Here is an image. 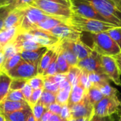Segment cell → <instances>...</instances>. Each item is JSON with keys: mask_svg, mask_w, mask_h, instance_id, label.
Wrapping results in <instances>:
<instances>
[{"mask_svg": "<svg viewBox=\"0 0 121 121\" xmlns=\"http://www.w3.org/2000/svg\"><path fill=\"white\" fill-rule=\"evenodd\" d=\"M31 6L38 8L47 15L67 24L74 15L72 0H33Z\"/></svg>", "mask_w": 121, "mask_h": 121, "instance_id": "1", "label": "cell"}, {"mask_svg": "<svg viewBox=\"0 0 121 121\" xmlns=\"http://www.w3.org/2000/svg\"><path fill=\"white\" fill-rule=\"evenodd\" d=\"M68 25L79 32H88L90 34L106 32L119 26L109 22L84 18L74 14L68 21Z\"/></svg>", "mask_w": 121, "mask_h": 121, "instance_id": "2", "label": "cell"}, {"mask_svg": "<svg viewBox=\"0 0 121 121\" xmlns=\"http://www.w3.org/2000/svg\"><path fill=\"white\" fill-rule=\"evenodd\" d=\"M92 46L91 48L101 56H115L121 52V48L107 32L91 34Z\"/></svg>", "mask_w": 121, "mask_h": 121, "instance_id": "3", "label": "cell"}, {"mask_svg": "<svg viewBox=\"0 0 121 121\" xmlns=\"http://www.w3.org/2000/svg\"><path fill=\"white\" fill-rule=\"evenodd\" d=\"M91 5L108 22L121 26V12L108 0H79Z\"/></svg>", "mask_w": 121, "mask_h": 121, "instance_id": "4", "label": "cell"}, {"mask_svg": "<svg viewBox=\"0 0 121 121\" xmlns=\"http://www.w3.org/2000/svg\"><path fill=\"white\" fill-rule=\"evenodd\" d=\"M48 16L45 12L33 6L24 8V15L20 26V31H28L36 29L38 24L45 19Z\"/></svg>", "mask_w": 121, "mask_h": 121, "instance_id": "5", "label": "cell"}, {"mask_svg": "<svg viewBox=\"0 0 121 121\" xmlns=\"http://www.w3.org/2000/svg\"><path fill=\"white\" fill-rule=\"evenodd\" d=\"M38 66L22 60L16 67L6 73V74L11 79L29 80L38 75Z\"/></svg>", "mask_w": 121, "mask_h": 121, "instance_id": "6", "label": "cell"}, {"mask_svg": "<svg viewBox=\"0 0 121 121\" xmlns=\"http://www.w3.org/2000/svg\"><path fill=\"white\" fill-rule=\"evenodd\" d=\"M121 105V102L118 98L104 97L94 106V116L99 117L111 116L118 111Z\"/></svg>", "mask_w": 121, "mask_h": 121, "instance_id": "7", "label": "cell"}, {"mask_svg": "<svg viewBox=\"0 0 121 121\" xmlns=\"http://www.w3.org/2000/svg\"><path fill=\"white\" fill-rule=\"evenodd\" d=\"M69 107L72 118L78 120L79 118H91L94 116V106L91 103L86 93L84 98L78 103L68 106Z\"/></svg>", "mask_w": 121, "mask_h": 121, "instance_id": "8", "label": "cell"}, {"mask_svg": "<svg viewBox=\"0 0 121 121\" xmlns=\"http://www.w3.org/2000/svg\"><path fill=\"white\" fill-rule=\"evenodd\" d=\"M72 11L74 15L84 18L96 19L102 21L108 22L104 17H103L99 13H98L89 4L79 0H72Z\"/></svg>", "mask_w": 121, "mask_h": 121, "instance_id": "9", "label": "cell"}, {"mask_svg": "<svg viewBox=\"0 0 121 121\" xmlns=\"http://www.w3.org/2000/svg\"><path fill=\"white\" fill-rule=\"evenodd\" d=\"M101 60L104 74L116 85L121 86V73L113 56H101Z\"/></svg>", "mask_w": 121, "mask_h": 121, "instance_id": "10", "label": "cell"}, {"mask_svg": "<svg viewBox=\"0 0 121 121\" xmlns=\"http://www.w3.org/2000/svg\"><path fill=\"white\" fill-rule=\"evenodd\" d=\"M101 55L94 51L86 58L79 60L77 66L81 70L88 73H97L104 74L101 60Z\"/></svg>", "mask_w": 121, "mask_h": 121, "instance_id": "11", "label": "cell"}, {"mask_svg": "<svg viewBox=\"0 0 121 121\" xmlns=\"http://www.w3.org/2000/svg\"><path fill=\"white\" fill-rule=\"evenodd\" d=\"M49 31L60 41H75L81 39L82 35V32L77 31L65 23H62L56 26Z\"/></svg>", "mask_w": 121, "mask_h": 121, "instance_id": "12", "label": "cell"}, {"mask_svg": "<svg viewBox=\"0 0 121 121\" xmlns=\"http://www.w3.org/2000/svg\"><path fill=\"white\" fill-rule=\"evenodd\" d=\"M26 32H28L29 34H30L35 42H37L42 46L47 47L48 48L56 46L60 41L59 39L53 36L50 31H45L40 29H34Z\"/></svg>", "mask_w": 121, "mask_h": 121, "instance_id": "13", "label": "cell"}, {"mask_svg": "<svg viewBox=\"0 0 121 121\" xmlns=\"http://www.w3.org/2000/svg\"><path fill=\"white\" fill-rule=\"evenodd\" d=\"M60 42L62 46L70 49L79 60L86 58L93 52V50L91 48V47L85 44L82 39L75 41L63 40L60 41Z\"/></svg>", "mask_w": 121, "mask_h": 121, "instance_id": "14", "label": "cell"}, {"mask_svg": "<svg viewBox=\"0 0 121 121\" xmlns=\"http://www.w3.org/2000/svg\"><path fill=\"white\" fill-rule=\"evenodd\" d=\"M24 15L23 9H14L11 10L4 20L3 29H7L14 27H20Z\"/></svg>", "mask_w": 121, "mask_h": 121, "instance_id": "15", "label": "cell"}, {"mask_svg": "<svg viewBox=\"0 0 121 121\" xmlns=\"http://www.w3.org/2000/svg\"><path fill=\"white\" fill-rule=\"evenodd\" d=\"M48 48L47 47H41L32 51H21L19 52V54L23 60L38 66L43 56L48 51Z\"/></svg>", "mask_w": 121, "mask_h": 121, "instance_id": "16", "label": "cell"}, {"mask_svg": "<svg viewBox=\"0 0 121 121\" xmlns=\"http://www.w3.org/2000/svg\"><path fill=\"white\" fill-rule=\"evenodd\" d=\"M29 107L27 102H16L4 100L0 103V113L6 115L15 111H21Z\"/></svg>", "mask_w": 121, "mask_h": 121, "instance_id": "17", "label": "cell"}, {"mask_svg": "<svg viewBox=\"0 0 121 121\" xmlns=\"http://www.w3.org/2000/svg\"><path fill=\"white\" fill-rule=\"evenodd\" d=\"M72 89V86L67 80L62 82L60 85L59 91L56 94V103L61 106L68 105Z\"/></svg>", "mask_w": 121, "mask_h": 121, "instance_id": "18", "label": "cell"}, {"mask_svg": "<svg viewBox=\"0 0 121 121\" xmlns=\"http://www.w3.org/2000/svg\"><path fill=\"white\" fill-rule=\"evenodd\" d=\"M19 33L20 27L1 29L0 31V50H2L8 44L13 42Z\"/></svg>", "mask_w": 121, "mask_h": 121, "instance_id": "19", "label": "cell"}, {"mask_svg": "<svg viewBox=\"0 0 121 121\" xmlns=\"http://www.w3.org/2000/svg\"><path fill=\"white\" fill-rule=\"evenodd\" d=\"M56 46H55L52 48H49L48 49V51L45 53V54L43 56V57L39 63V65H38V75L43 76L44 72L46 71V69L49 66V65L52 59V57L55 55V53L56 51Z\"/></svg>", "mask_w": 121, "mask_h": 121, "instance_id": "20", "label": "cell"}, {"mask_svg": "<svg viewBox=\"0 0 121 121\" xmlns=\"http://www.w3.org/2000/svg\"><path fill=\"white\" fill-rule=\"evenodd\" d=\"M86 93V92L85 91L84 88L78 83L76 86L72 87L68 102V106H72L79 103L84 98Z\"/></svg>", "mask_w": 121, "mask_h": 121, "instance_id": "21", "label": "cell"}, {"mask_svg": "<svg viewBox=\"0 0 121 121\" xmlns=\"http://www.w3.org/2000/svg\"><path fill=\"white\" fill-rule=\"evenodd\" d=\"M32 113L30 107L13 112L6 115H3L6 120L9 121H27L30 114Z\"/></svg>", "mask_w": 121, "mask_h": 121, "instance_id": "22", "label": "cell"}, {"mask_svg": "<svg viewBox=\"0 0 121 121\" xmlns=\"http://www.w3.org/2000/svg\"><path fill=\"white\" fill-rule=\"evenodd\" d=\"M11 78L6 73H1L0 76V103L3 101L10 91Z\"/></svg>", "mask_w": 121, "mask_h": 121, "instance_id": "23", "label": "cell"}, {"mask_svg": "<svg viewBox=\"0 0 121 121\" xmlns=\"http://www.w3.org/2000/svg\"><path fill=\"white\" fill-rule=\"evenodd\" d=\"M58 48L70 66H76L77 65L79 60L70 49L62 46L60 42L58 44Z\"/></svg>", "mask_w": 121, "mask_h": 121, "instance_id": "24", "label": "cell"}, {"mask_svg": "<svg viewBox=\"0 0 121 121\" xmlns=\"http://www.w3.org/2000/svg\"><path fill=\"white\" fill-rule=\"evenodd\" d=\"M89 81L91 84V86L99 88L104 84L108 83L109 79L105 74L97 73H89Z\"/></svg>", "mask_w": 121, "mask_h": 121, "instance_id": "25", "label": "cell"}, {"mask_svg": "<svg viewBox=\"0 0 121 121\" xmlns=\"http://www.w3.org/2000/svg\"><path fill=\"white\" fill-rule=\"evenodd\" d=\"M65 23L59 19H57L54 17L52 16H48L45 19H44L43 21H41L40 23H39L36 27V29H40L45 31H50L52 29H53L54 27H55L56 26ZM66 24V23H65Z\"/></svg>", "mask_w": 121, "mask_h": 121, "instance_id": "26", "label": "cell"}, {"mask_svg": "<svg viewBox=\"0 0 121 121\" xmlns=\"http://www.w3.org/2000/svg\"><path fill=\"white\" fill-rule=\"evenodd\" d=\"M57 51H58V56L57 59V72L60 74H67L70 68V66L67 62L66 59L59 51L58 44H57Z\"/></svg>", "mask_w": 121, "mask_h": 121, "instance_id": "27", "label": "cell"}, {"mask_svg": "<svg viewBox=\"0 0 121 121\" xmlns=\"http://www.w3.org/2000/svg\"><path fill=\"white\" fill-rule=\"evenodd\" d=\"M38 103H40L48 109L50 105L56 103V94L49 92L46 90H43L41 97Z\"/></svg>", "mask_w": 121, "mask_h": 121, "instance_id": "28", "label": "cell"}, {"mask_svg": "<svg viewBox=\"0 0 121 121\" xmlns=\"http://www.w3.org/2000/svg\"><path fill=\"white\" fill-rule=\"evenodd\" d=\"M22 60H23V58H21L19 53L18 54L15 55L14 56L9 58L8 60H6L4 62L3 67L1 68V73H7L8 71H9L10 70H11L14 67H16Z\"/></svg>", "mask_w": 121, "mask_h": 121, "instance_id": "29", "label": "cell"}, {"mask_svg": "<svg viewBox=\"0 0 121 121\" xmlns=\"http://www.w3.org/2000/svg\"><path fill=\"white\" fill-rule=\"evenodd\" d=\"M86 95L91 103L94 106L105 97L99 88L94 87V86H91L89 88V90L86 93Z\"/></svg>", "mask_w": 121, "mask_h": 121, "instance_id": "30", "label": "cell"}, {"mask_svg": "<svg viewBox=\"0 0 121 121\" xmlns=\"http://www.w3.org/2000/svg\"><path fill=\"white\" fill-rule=\"evenodd\" d=\"M81 72L82 70L76 66H71L68 73L66 74L67 80L71 83L72 87L76 86L79 83V78Z\"/></svg>", "mask_w": 121, "mask_h": 121, "instance_id": "31", "label": "cell"}, {"mask_svg": "<svg viewBox=\"0 0 121 121\" xmlns=\"http://www.w3.org/2000/svg\"><path fill=\"white\" fill-rule=\"evenodd\" d=\"M33 0H9V5L6 6L10 11L14 9H23L30 6Z\"/></svg>", "mask_w": 121, "mask_h": 121, "instance_id": "32", "label": "cell"}, {"mask_svg": "<svg viewBox=\"0 0 121 121\" xmlns=\"http://www.w3.org/2000/svg\"><path fill=\"white\" fill-rule=\"evenodd\" d=\"M59 44V43H58ZM58 56V51H57V45L56 46V51L55 53V55L52 57V59L46 69V71L43 74V76H54L57 73V59Z\"/></svg>", "mask_w": 121, "mask_h": 121, "instance_id": "33", "label": "cell"}, {"mask_svg": "<svg viewBox=\"0 0 121 121\" xmlns=\"http://www.w3.org/2000/svg\"><path fill=\"white\" fill-rule=\"evenodd\" d=\"M101 92L103 93V95L105 97H111V98H118V91L112 87L109 82L106 83L105 84H104L103 86H101L99 88Z\"/></svg>", "mask_w": 121, "mask_h": 121, "instance_id": "34", "label": "cell"}, {"mask_svg": "<svg viewBox=\"0 0 121 121\" xmlns=\"http://www.w3.org/2000/svg\"><path fill=\"white\" fill-rule=\"evenodd\" d=\"M3 52H4V58H5V61L6 60H8L9 58L14 56L15 55L18 54L19 53V50L18 49V48L14 45V44L10 43L8 44L7 45H6L3 49H2ZM4 61V62H5Z\"/></svg>", "mask_w": 121, "mask_h": 121, "instance_id": "35", "label": "cell"}, {"mask_svg": "<svg viewBox=\"0 0 121 121\" xmlns=\"http://www.w3.org/2000/svg\"><path fill=\"white\" fill-rule=\"evenodd\" d=\"M4 100L11 101H16V102H26L21 91H9L7 96H6Z\"/></svg>", "mask_w": 121, "mask_h": 121, "instance_id": "36", "label": "cell"}, {"mask_svg": "<svg viewBox=\"0 0 121 121\" xmlns=\"http://www.w3.org/2000/svg\"><path fill=\"white\" fill-rule=\"evenodd\" d=\"M44 78L41 75H38L29 80H28V83L31 86V88L33 90L36 89H44Z\"/></svg>", "mask_w": 121, "mask_h": 121, "instance_id": "37", "label": "cell"}, {"mask_svg": "<svg viewBox=\"0 0 121 121\" xmlns=\"http://www.w3.org/2000/svg\"><path fill=\"white\" fill-rule=\"evenodd\" d=\"M79 83L84 88L85 91L87 93V91L89 90V88L91 87V84L89 81V73L82 70V72L79 76Z\"/></svg>", "mask_w": 121, "mask_h": 121, "instance_id": "38", "label": "cell"}, {"mask_svg": "<svg viewBox=\"0 0 121 121\" xmlns=\"http://www.w3.org/2000/svg\"><path fill=\"white\" fill-rule=\"evenodd\" d=\"M106 32L117 44L121 50V26H117Z\"/></svg>", "mask_w": 121, "mask_h": 121, "instance_id": "39", "label": "cell"}, {"mask_svg": "<svg viewBox=\"0 0 121 121\" xmlns=\"http://www.w3.org/2000/svg\"><path fill=\"white\" fill-rule=\"evenodd\" d=\"M30 108H31L32 113H33L36 121H39L40 119V118L42 117V116L44 114V113L48 111V109L45 106H43V105H41L39 103H36L35 106H33Z\"/></svg>", "mask_w": 121, "mask_h": 121, "instance_id": "40", "label": "cell"}, {"mask_svg": "<svg viewBox=\"0 0 121 121\" xmlns=\"http://www.w3.org/2000/svg\"><path fill=\"white\" fill-rule=\"evenodd\" d=\"M44 80L48 81L50 82L56 83L57 85H60L62 82L67 80V76L66 74H60V73H57L54 76H43Z\"/></svg>", "mask_w": 121, "mask_h": 121, "instance_id": "41", "label": "cell"}, {"mask_svg": "<svg viewBox=\"0 0 121 121\" xmlns=\"http://www.w3.org/2000/svg\"><path fill=\"white\" fill-rule=\"evenodd\" d=\"M27 82L28 80L24 79H12L10 84V91H21Z\"/></svg>", "mask_w": 121, "mask_h": 121, "instance_id": "42", "label": "cell"}, {"mask_svg": "<svg viewBox=\"0 0 121 121\" xmlns=\"http://www.w3.org/2000/svg\"><path fill=\"white\" fill-rule=\"evenodd\" d=\"M43 90H44L43 88L33 90L32 95L30 96V98L29 100V102H28V105L30 108L33 107V106H35L36 103H38V102L39 101V100L41 97Z\"/></svg>", "mask_w": 121, "mask_h": 121, "instance_id": "43", "label": "cell"}, {"mask_svg": "<svg viewBox=\"0 0 121 121\" xmlns=\"http://www.w3.org/2000/svg\"><path fill=\"white\" fill-rule=\"evenodd\" d=\"M45 81V83H44V90H46L49 92H51L52 93H55V94H57V92L59 91V89H60V86L56 84V83H52V82H50L48 81Z\"/></svg>", "mask_w": 121, "mask_h": 121, "instance_id": "44", "label": "cell"}, {"mask_svg": "<svg viewBox=\"0 0 121 121\" xmlns=\"http://www.w3.org/2000/svg\"><path fill=\"white\" fill-rule=\"evenodd\" d=\"M60 116L65 121H68L72 119L71 111H70V109H69V107L68 106V105L62 106Z\"/></svg>", "mask_w": 121, "mask_h": 121, "instance_id": "45", "label": "cell"}, {"mask_svg": "<svg viewBox=\"0 0 121 121\" xmlns=\"http://www.w3.org/2000/svg\"><path fill=\"white\" fill-rule=\"evenodd\" d=\"M33 91V89L28 83V82L25 85V86L23 88V89L21 90V92H22V93H23V96H24V98H25V99H26V102L28 103L29 102V100L30 98V96L32 95Z\"/></svg>", "mask_w": 121, "mask_h": 121, "instance_id": "46", "label": "cell"}, {"mask_svg": "<svg viewBox=\"0 0 121 121\" xmlns=\"http://www.w3.org/2000/svg\"><path fill=\"white\" fill-rule=\"evenodd\" d=\"M62 107V106L60 105V104L57 103H55L50 105V106L48 108V110L49 111H50L52 114L59 115V116H60V113H61Z\"/></svg>", "mask_w": 121, "mask_h": 121, "instance_id": "47", "label": "cell"}, {"mask_svg": "<svg viewBox=\"0 0 121 121\" xmlns=\"http://www.w3.org/2000/svg\"><path fill=\"white\" fill-rule=\"evenodd\" d=\"M10 12V11L6 8L4 7L0 9V31L3 29L4 27V20L5 17L7 16V14Z\"/></svg>", "mask_w": 121, "mask_h": 121, "instance_id": "48", "label": "cell"}, {"mask_svg": "<svg viewBox=\"0 0 121 121\" xmlns=\"http://www.w3.org/2000/svg\"><path fill=\"white\" fill-rule=\"evenodd\" d=\"M90 121H115L113 118L111 116H106V117H99L94 116Z\"/></svg>", "mask_w": 121, "mask_h": 121, "instance_id": "49", "label": "cell"}, {"mask_svg": "<svg viewBox=\"0 0 121 121\" xmlns=\"http://www.w3.org/2000/svg\"><path fill=\"white\" fill-rule=\"evenodd\" d=\"M52 113L48 110L47 111H45L44 113V114L42 116V117L40 118V119L38 121H49L51 116H52Z\"/></svg>", "mask_w": 121, "mask_h": 121, "instance_id": "50", "label": "cell"}, {"mask_svg": "<svg viewBox=\"0 0 121 121\" xmlns=\"http://www.w3.org/2000/svg\"><path fill=\"white\" fill-rule=\"evenodd\" d=\"M113 58H115V60L117 63V65L118 66V68H119V71H120L121 75V52L119 53L118 54H117L116 56H113Z\"/></svg>", "mask_w": 121, "mask_h": 121, "instance_id": "51", "label": "cell"}, {"mask_svg": "<svg viewBox=\"0 0 121 121\" xmlns=\"http://www.w3.org/2000/svg\"><path fill=\"white\" fill-rule=\"evenodd\" d=\"M121 12V0H108Z\"/></svg>", "mask_w": 121, "mask_h": 121, "instance_id": "52", "label": "cell"}, {"mask_svg": "<svg viewBox=\"0 0 121 121\" xmlns=\"http://www.w3.org/2000/svg\"><path fill=\"white\" fill-rule=\"evenodd\" d=\"M5 61V58H4V52L2 50H0V71L1 72V68L3 67V65Z\"/></svg>", "mask_w": 121, "mask_h": 121, "instance_id": "53", "label": "cell"}, {"mask_svg": "<svg viewBox=\"0 0 121 121\" xmlns=\"http://www.w3.org/2000/svg\"><path fill=\"white\" fill-rule=\"evenodd\" d=\"M49 121H65L59 115L52 114Z\"/></svg>", "mask_w": 121, "mask_h": 121, "instance_id": "54", "label": "cell"}, {"mask_svg": "<svg viewBox=\"0 0 121 121\" xmlns=\"http://www.w3.org/2000/svg\"><path fill=\"white\" fill-rule=\"evenodd\" d=\"M9 5V0H0V9L8 6Z\"/></svg>", "mask_w": 121, "mask_h": 121, "instance_id": "55", "label": "cell"}, {"mask_svg": "<svg viewBox=\"0 0 121 121\" xmlns=\"http://www.w3.org/2000/svg\"><path fill=\"white\" fill-rule=\"evenodd\" d=\"M27 121H36L35 117H34V116H33V113H31L30 114V116H29V117H28Z\"/></svg>", "mask_w": 121, "mask_h": 121, "instance_id": "56", "label": "cell"}, {"mask_svg": "<svg viewBox=\"0 0 121 121\" xmlns=\"http://www.w3.org/2000/svg\"><path fill=\"white\" fill-rule=\"evenodd\" d=\"M0 121H6V119L5 118V117L0 113Z\"/></svg>", "mask_w": 121, "mask_h": 121, "instance_id": "57", "label": "cell"}, {"mask_svg": "<svg viewBox=\"0 0 121 121\" xmlns=\"http://www.w3.org/2000/svg\"><path fill=\"white\" fill-rule=\"evenodd\" d=\"M91 121L90 119H89V118H85L78 119V121Z\"/></svg>", "mask_w": 121, "mask_h": 121, "instance_id": "58", "label": "cell"}, {"mask_svg": "<svg viewBox=\"0 0 121 121\" xmlns=\"http://www.w3.org/2000/svg\"><path fill=\"white\" fill-rule=\"evenodd\" d=\"M78 121V120H76V119H73V118H72L71 120H69V121Z\"/></svg>", "mask_w": 121, "mask_h": 121, "instance_id": "59", "label": "cell"}, {"mask_svg": "<svg viewBox=\"0 0 121 121\" xmlns=\"http://www.w3.org/2000/svg\"><path fill=\"white\" fill-rule=\"evenodd\" d=\"M119 121H121V116H120V118H119Z\"/></svg>", "mask_w": 121, "mask_h": 121, "instance_id": "60", "label": "cell"}, {"mask_svg": "<svg viewBox=\"0 0 121 121\" xmlns=\"http://www.w3.org/2000/svg\"><path fill=\"white\" fill-rule=\"evenodd\" d=\"M1 71H0V74H1Z\"/></svg>", "mask_w": 121, "mask_h": 121, "instance_id": "61", "label": "cell"}, {"mask_svg": "<svg viewBox=\"0 0 121 121\" xmlns=\"http://www.w3.org/2000/svg\"><path fill=\"white\" fill-rule=\"evenodd\" d=\"M6 121H8V120H6Z\"/></svg>", "mask_w": 121, "mask_h": 121, "instance_id": "62", "label": "cell"}, {"mask_svg": "<svg viewBox=\"0 0 121 121\" xmlns=\"http://www.w3.org/2000/svg\"><path fill=\"white\" fill-rule=\"evenodd\" d=\"M1 74H0V76H1Z\"/></svg>", "mask_w": 121, "mask_h": 121, "instance_id": "63", "label": "cell"}]
</instances>
